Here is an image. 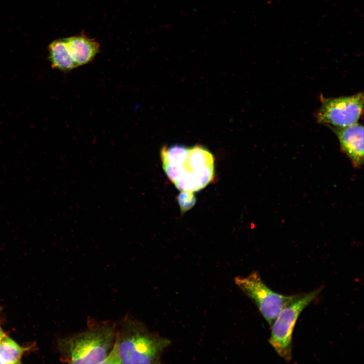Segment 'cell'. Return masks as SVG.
Returning a JSON list of instances; mask_svg holds the SVG:
<instances>
[{"label": "cell", "mask_w": 364, "mask_h": 364, "mask_svg": "<svg viewBox=\"0 0 364 364\" xmlns=\"http://www.w3.org/2000/svg\"><path fill=\"white\" fill-rule=\"evenodd\" d=\"M170 343L142 321L127 314L117 324L115 344L105 363H158Z\"/></svg>", "instance_id": "6da1fadb"}, {"label": "cell", "mask_w": 364, "mask_h": 364, "mask_svg": "<svg viewBox=\"0 0 364 364\" xmlns=\"http://www.w3.org/2000/svg\"><path fill=\"white\" fill-rule=\"evenodd\" d=\"M5 336L2 328L0 327V342L2 338Z\"/></svg>", "instance_id": "5bb4252c"}, {"label": "cell", "mask_w": 364, "mask_h": 364, "mask_svg": "<svg viewBox=\"0 0 364 364\" xmlns=\"http://www.w3.org/2000/svg\"><path fill=\"white\" fill-rule=\"evenodd\" d=\"M214 157L205 147L196 145L189 148L185 162L183 164L185 172H192L204 167L214 165Z\"/></svg>", "instance_id": "9c48e42d"}, {"label": "cell", "mask_w": 364, "mask_h": 364, "mask_svg": "<svg viewBox=\"0 0 364 364\" xmlns=\"http://www.w3.org/2000/svg\"><path fill=\"white\" fill-rule=\"evenodd\" d=\"M0 312H1V310H0Z\"/></svg>", "instance_id": "2e32d148"}, {"label": "cell", "mask_w": 364, "mask_h": 364, "mask_svg": "<svg viewBox=\"0 0 364 364\" xmlns=\"http://www.w3.org/2000/svg\"><path fill=\"white\" fill-rule=\"evenodd\" d=\"M26 348L19 346L15 341L5 336L0 342V357L4 363H19Z\"/></svg>", "instance_id": "30bf717a"}, {"label": "cell", "mask_w": 364, "mask_h": 364, "mask_svg": "<svg viewBox=\"0 0 364 364\" xmlns=\"http://www.w3.org/2000/svg\"><path fill=\"white\" fill-rule=\"evenodd\" d=\"M189 148L181 145L164 146L160 151L162 164L182 165L186 161Z\"/></svg>", "instance_id": "8fae6325"}, {"label": "cell", "mask_w": 364, "mask_h": 364, "mask_svg": "<svg viewBox=\"0 0 364 364\" xmlns=\"http://www.w3.org/2000/svg\"><path fill=\"white\" fill-rule=\"evenodd\" d=\"M235 282L238 288L253 301L270 326L293 297V295L286 296L271 290L256 271L246 277H237L235 279Z\"/></svg>", "instance_id": "277c9868"}, {"label": "cell", "mask_w": 364, "mask_h": 364, "mask_svg": "<svg viewBox=\"0 0 364 364\" xmlns=\"http://www.w3.org/2000/svg\"><path fill=\"white\" fill-rule=\"evenodd\" d=\"M162 167L167 176L172 183L177 180L185 173L183 164H162Z\"/></svg>", "instance_id": "4fadbf2b"}, {"label": "cell", "mask_w": 364, "mask_h": 364, "mask_svg": "<svg viewBox=\"0 0 364 364\" xmlns=\"http://www.w3.org/2000/svg\"><path fill=\"white\" fill-rule=\"evenodd\" d=\"M336 135L343 152L355 167H360L363 162V128L358 123L338 128L329 126Z\"/></svg>", "instance_id": "8992f818"}, {"label": "cell", "mask_w": 364, "mask_h": 364, "mask_svg": "<svg viewBox=\"0 0 364 364\" xmlns=\"http://www.w3.org/2000/svg\"><path fill=\"white\" fill-rule=\"evenodd\" d=\"M0 363H4L2 360L1 359V357H0Z\"/></svg>", "instance_id": "9a60e30c"}, {"label": "cell", "mask_w": 364, "mask_h": 364, "mask_svg": "<svg viewBox=\"0 0 364 364\" xmlns=\"http://www.w3.org/2000/svg\"><path fill=\"white\" fill-rule=\"evenodd\" d=\"M71 58L78 67L85 65L95 58L99 50L98 42L85 36L66 38Z\"/></svg>", "instance_id": "52a82bcc"}, {"label": "cell", "mask_w": 364, "mask_h": 364, "mask_svg": "<svg viewBox=\"0 0 364 364\" xmlns=\"http://www.w3.org/2000/svg\"><path fill=\"white\" fill-rule=\"evenodd\" d=\"M178 203L182 213L192 208L196 203V198L193 192L181 191L177 198Z\"/></svg>", "instance_id": "7c38bea8"}, {"label": "cell", "mask_w": 364, "mask_h": 364, "mask_svg": "<svg viewBox=\"0 0 364 364\" xmlns=\"http://www.w3.org/2000/svg\"><path fill=\"white\" fill-rule=\"evenodd\" d=\"M321 103L315 114L317 122L342 128L357 123L362 113L363 96L359 93L346 97H322Z\"/></svg>", "instance_id": "5b68a950"}, {"label": "cell", "mask_w": 364, "mask_h": 364, "mask_svg": "<svg viewBox=\"0 0 364 364\" xmlns=\"http://www.w3.org/2000/svg\"><path fill=\"white\" fill-rule=\"evenodd\" d=\"M48 50L49 60L53 68L69 71L77 67L70 56L66 38L52 42Z\"/></svg>", "instance_id": "ba28073f"}, {"label": "cell", "mask_w": 364, "mask_h": 364, "mask_svg": "<svg viewBox=\"0 0 364 364\" xmlns=\"http://www.w3.org/2000/svg\"><path fill=\"white\" fill-rule=\"evenodd\" d=\"M322 288L293 295L271 325L269 343L287 361L292 359V334L297 319L302 310L317 297Z\"/></svg>", "instance_id": "3957f363"}, {"label": "cell", "mask_w": 364, "mask_h": 364, "mask_svg": "<svg viewBox=\"0 0 364 364\" xmlns=\"http://www.w3.org/2000/svg\"><path fill=\"white\" fill-rule=\"evenodd\" d=\"M117 323L110 321L89 325L80 332L59 340L61 359L71 363H105L115 341Z\"/></svg>", "instance_id": "7a4b0ae2"}]
</instances>
